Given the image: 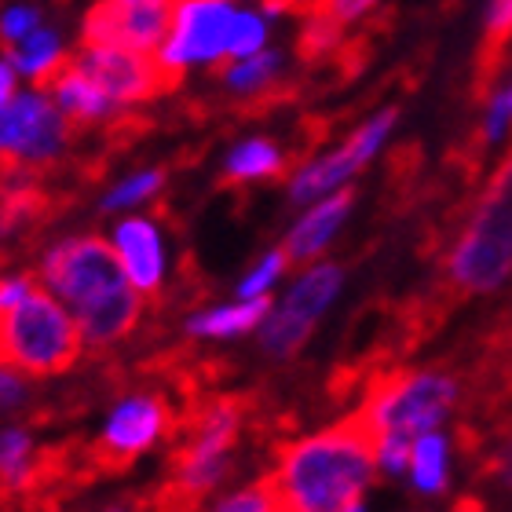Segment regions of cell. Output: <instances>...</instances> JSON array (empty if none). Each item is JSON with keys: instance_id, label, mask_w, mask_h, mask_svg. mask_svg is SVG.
Returning a JSON list of instances; mask_svg holds the SVG:
<instances>
[{"instance_id": "obj_3", "label": "cell", "mask_w": 512, "mask_h": 512, "mask_svg": "<svg viewBox=\"0 0 512 512\" xmlns=\"http://www.w3.org/2000/svg\"><path fill=\"white\" fill-rule=\"evenodd\" d=\"M81 352H85L81 330L48 293V286H33L19 308L0 311V366L33 377H52L70 370Z\"/></svg>"}, {"instance_id": "obj_6", "label": "cell", "mask_w": 512, "mask_h": 512, "mask_svg": "<svg viewBox=\"0 0 512 512\" xmlns=\"http://www.w3.org/2000/svg\"><path fill=\"white\" fill-rule=\"evenodd\" d=\"M180 414L165 395H132L110 414L103 436L85 443L88 469L99 476H118L136 465L143 450H150L161 436L172 439Z\"/></svg>"}, {"instance_id": "obj_21", "label": "cell", "mask_w": 512, "mask_h": 512, "mask_svg": "<svg viewBox=\"0 0 512 512\" xmlns=\"http://www.w3.org/2000/svg\"><path fill=\"white\" fill-rule=\"evenodd\" d=\"M410 472H414L417 491L436 494L447 487V439L439 432H425L414 439V454H410Z\"/></svg>"}, {"instance_id": "obj_25", "label": "cell", "mask_w": 512, "mask_h": 512, "mask_svg": "<svg viewBox=\"0 0 512 512\" xmlns=\"http://www.w3.org/2000/svg\"><path fill=\"white\" fill-rule=\"evenodd\" d=\"M271 502H275V476H264V480L246 487V491L224 498V502L216 505V512H267Z\"/></svg>"}, {"instance_id": "obj_28", "label": "cell", "mask_w": 512, "mask_h": 512, "mask_svg": "<svg viewBox=\"0 0 512 512\" xmlns=\"http://www.w3.org/2000/svg\"><path fill=\"white\" fill-rule=\"evenodd\" d=\"M15 99V66L11 63H0V107Z\"/></svg>"}, {"instance_id": "obj_19", "label": "cell", "mask_w": 512, "mask_h": 512, "mask_svg": "<svg viewBox=\"0 0 512 512\" xmlns=\"http://www.w3.org/2000/svg\"><path fill=\"white\" fill-rule=\"evenodd\" d=\"M278 63H282L278 52H256V55H249V59H231V55H224V59L213 63V77H224L235 92L249 96V92L275 81Z\"/></svg>"}, {"instance_id": "obj_24", "label": "cell", "mask_w": 512, "mask_h": 512, "mask_svg": "<svg viewBox=\"0 0 512 512\" xmlns=\"http://www.w3.org/2000/svg\"><path fill=\"white\" fill-rule=\"evenodd\" d=\"M286 267H289V260H286V253H282V249L267 253L264 260H260V267H253V271L242 278V286H238V297H242V300L264 297V293L275 286V278L282 275Z\"/></svg>"}, {"instance_id": "obj_26", "label": "cell", "mask_w": 512, "mask_h": 512, "mask_svg": "<svg viewBox=\"0 0 512 512\" xmlns=\"http://www.w3.org/2000/svg\"><path fill=\"white\" fill-rule=\"evenodd\" d=\"M264 44V22L256 15H235V30H231V48L227 55L231 59H249V55L260 52Z\"/></svg>"}, {"instance_id": "obj_13", "label": "cell", "mask_w": 512, "mask_h": 512, "mask_svg": "<svg viewBox=\"0 0 512 512\" xmlns=\"http://www.w3.org/2000/svg\"><path fill=\"white\" fill-rule=\"evenodd\" d=\"M352 205H355L352 187H344V191H337L333 198H326V202L315 205V209H311V213L304 216L293 231H289L286 246H282V253H286L289 264H304V260L319 256L322 249L330 246L333 235L341 231L344 216L352 213Z\"/></svg>"}, {"instance_id": "obj_31", "label": "cell", "mask_w": 512, "mask_h": 512, "mask_svg": "<svg viewBox=\"0 0 512 512\" xmlns=\"http://www.w3.org/2000/svg\"><path fill=\"white\" fill-rule=\"evenodd\" d=\"M267 512H293V509H289V505L282 502V498H278V491H275V502L267 505Z\"/></svg>"}, {"instance_id": "obj_30", "label": "cell", "mask_w": 512, "mask_h": 512, "mask_svg": "<svg viewBox=\"0 0 512 512\" xmlns=\"http://www.w3.org/2000/svg\"><path fill=\"white\" fill-rule=\"evenodd\" d=\"M498 465H502V472H505V480L512 483V443L509 447H505V454H502V461H498Z\"/></svg>"}, {"instance_id": "obj_23", "label": "cell", "mask_w": 512, "mask_h": 512, "mask_svg": "<svg viewBox=\"0 0 512 512\" xmlns=\"http://www.w3.org/2000/svg\"><path fill=\"white\" fill-rule=\"evenodd\" d=\"M165 187V169H150V172H139L132 180H125L121 187L110 191V198L103 202V209H125V205H139V202H150L154 194Z\"/></svg>"}, {"instance_id": "obj_32", "label": "cell", "mask_w": 512, "mask_h": 512, "mask_svg": "<svg viewBox=\"0 0 512 512\" xmlns=\"http://www.w3.org/2000/svg\"><path fill=\"white\" fill-rule=\"evenodd\" d=\"M509 107H512V88H509Z\"/></svg>"}, {"instance_id": "obj_20", "label": "cell", "mask_w": 512, "mask_h": 512, "mask_svg": "<svg viewBox=\"0 0 512 512\" xmlns=\"http://www.w3.org/2000/svg\"><path fill=\"white\" fill-rule=\"evenodd\" d=\"M341 44H344V22H337L333 15H322V11H311L297 37V59L304 66H319L326 59H333Z\"/></svg>"}, {"instance_id": "obj_5", "label": "cell", "mask_w": 512, "mask_h": 512, "mask_svg": "<svg viewBox=\"0 0 512 512\" xmlns=\"http://www.w3.org/2000/svg\"><path fill=\"white\" fill-rule=\"evenodd\" d=\"M44 286L74 311L96 304V300L118 293L128 286V271L121 264L118 249L99 235L63 238L41 264Z\"/></svg>"}, {"instance_id": "obj_17", "label": "cell", "mask_w": 512, "mask_h": 512, "mask_svg": "<svg viewBox=\"0 0 512 512\" xmlns=\"http://www.w3.org/2000/svg\"><path fill=\"white\" fill-rule=\"evenodd\" d=\"M289 165L286 158L278 154L275 143L267 139H246L242 147L231 150V158L224 165V176H220V187H238V183L249 180H267V176H282Z\"/></svg>"}, {"instance_id": "obj_2", "label": "cell", "mask_w": 512, "mask_h": 512, "mask_svg": "<svg viewBox=\"0 0 512 512\" xmlns=\"http://www.w3.org/2000/svg\"><path fill=\"white\" fill-rule=\"evenodd\" d=\"M512 275V154L487 183L465 235L447 260L450 300L494 293Z\"/></svg>"}, {"instance_id": "obj_15", "label": "cell", "mask_w": 512, "mask_h": 512, "mask_svg": "<svg viewBox=\"0 0 512 512\" xmlns=\"http://www.w3.org/2000/svg\"><path fill=\"white\" fill-rule=\"evenodd\" d=\"M509 44H512V0H491L487 22H483L480 52H476V77H472V96L480 99V103L491 96L494 81L502 74Z\"/></svg>"}, {"instance_id": "obj_10", "label": "cell", "mask_w": 512, "mask_h": 512, "mask_svg": "<svg viewBox=\"0 0 512 512\" xmlns=\"http://www.w3.org/2000/svg\"><path fill=\"white\" fill-rule=\"evenodd\" d=\"M235 11L224 0H183L169 41L161 44V59L172 66L216 63L231 48Z\"/></svg>"}, {"instance_id": "obj_18", "label": "cell", "mask_w": 512, "mask_h": 512, "mask_svg": "<svg viewBox=\"0 0 512 512\" xmlns=\"http://www.w3.org/2000/svg\"><path fill=\"white\" fill-rule=\"evenodd\" d=\"M267 315H271V300L253 297L235 304V308H216V311H205V315H194L187 322V333H194V337H235V333H246L253 326H260Z\"/></svg>"}, {"instance_id": "obj_14", "label": "cell", "mask_w": 512, "mask_h": 512, "mask_svg": "<svg viewBox=\"0 0 512 512\" xmlns=\"http://www.w3.org/2000/svg\"><path fill=\"white\" fill-rule=\"evenodd\" d=\"M114 249L128 271V282L139 293H154L161 286V238L150 220H125L114 227Z\"/></svg>"}, {"instance_id": "obj_1", "label": "cell", "mask_w": 512, "mask_h": 512, "mask_svg": "<svg viewBox=\"0 0 512 512\" xmlns=\"http://www.w3.org/2000/svg\"><path fill=\"white\" fill-rule=\"evenodd\" d=\"M381 461V432L363 406L278 450L275 491L293 512H352Z\"/></svg>"}, {"instance_id": "obj_8", "label": "cell", "mask_w": 512, "mask_h": 512, "mask_svg": "<svg viewBox=\"0 0 512 512\" xmlns=\"http://www.w3.org/2000/svg\"><path fill=\"white\" fill-rule=\"evenodd\" d=\"M81 74L107 92L114 103H147L183 85V66L161 59V52L136 48H81L74 55Z\"/></svg>"}, {"instance_id": "obj_29", "label": "cell", "mask_w": 512, "mask_h": 512, "mask_svg": "<svg viewBox=\"0 0 512 512\" xmlns=\"http://www.w3.org/2000/svg\"><path fill=\"white\" fill-rule=\"evenodd\" d=\"M450 512H487V505L480 502V498H472V494H465V498H458V505Z\"/></svg>"}, {"instance_id": "obj_12", "label": "cell", "mask_w": 512, "mask_h": 512, "mask_svg": "<svg viewBox=\"0 0 512 512\" xmlns=\"http://www.w3.org/2000/svg\"><path fill=\"white\" fill-rule=\"evenodd\" d=\"M139 315H143V297H139V289L132 282L121 286L118 293L81 308L77 311V330H81L85 352L103 355L110 344H118L125 333L136 330Z\"/></svg>"}, {"instance_id": "obj_27", "label": "cell", "mask_w": 512, "mask_h": 512, "mask_svg": "<svg viewBox=\"0 0 512 512\" xmlns=\"http://www.w3.org/2000/svg\"><path fill=\"white\" fill-rule=\"evenodd\" d=\"M41 26L37 8H8L0 15V52H8L11 44H19L22 37H30Z\"/></svg>"}, {"instance_id": "obj_9", "label": "cell", "mask_w": 512, "mask_h": 512, "mask_svg": "<svg viewBox=\"0 0 512 512\" xmlns=\"http://www.w3.org/2000/svg\"><path fill=\"white\" fill-rule=\"evenodd\" d=\"M341 282H344V271L337 264L311 267L308 275L289 289V297L282 300V308L264 319V330H260V344H264V352H271V355H293L297 352L300 344L311 337L319 315L333 304Z\"/></svg>"}, {"instance_id": "obj_22", "label": "cell", "mask_w": 512, "mask_h": 512, "mask_svg": "<svg viewBox=\"0 0 512 512\" xmlns=\"http://www.w3.org/2000/svg\"><path fill=\"white\" fill-rule=\"evenodd\" d=\"M4 55H8L19 70H26V74L33 77V74H41L48 63H55L63 52H59V37H55V30H41V26H37L30 37H22L19 44H11Z\"/></svg>"}, {"instance_id": "obj_7", "label": "cell", "mask_w": 512, "mask_h": 512, "mask_svg": "<svg viewBox=\"0 0 512 512\" xmlns=\"http://www.w3.org/2000/svg\"><path fill=\"white\" fill-rule=\"evenodd\" d=\"M183 0H96L81 22V48L161 52Z\"/></svg>"}, {"instance_id": "obj_4", "label": "cell", "mask_w": 512, "mask_h": 512, "mask_svg": "<svg viewBox=\"0 0 512 512\" xmlns=\"http://www.w3.org/2000/svg\"><path fill=\"white\" fill-rule=\"evenodd\" d=\"M458 399V381L447 370H392L374 374L363 410L377 425L381 439H417L450 414Z\"/></svg>"}, {"instance_id": "obj_11", "label": "cell", "mask_w": 512, "mask_h": 512, "mask_svg": "<svg viewBox=\"0 0 512 512\" xmlns=\"http://www.w3.org/2000/svg\"><path fill=\"white\" fill-rule=\"evenodd\" d=\"M395 121H399V110L395 107L381 110V114L366 121L337 154H330V158H322V161H311V165H300L297 180L289 187V198H293V202H315L322 194H330L333 187H341L348 176H355L366 161L374 158L377 147H381L384 139H388V132L395 128Z\"/></svg>"}, {"instance_id": "obj_16", "label": "cell", "mask_w": 512, "mask_h": 512, "mask_svg": "<svg viewBox=\"0 0 512 512\" xmlns=\"http://www.w3.org/2000/svg\"><path fill=\"white\" fill-rule=\"evenodd\" d=\"M48 99L44 92H30V96H15L11 103L0 107V154H19L30 147L33 132L41 125V118L48 114Z\"/></svg>"}]
</instances>
